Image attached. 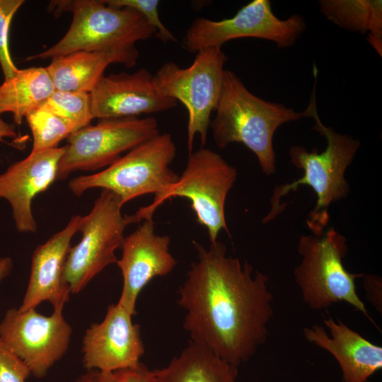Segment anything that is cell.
<instances>
[{
    "mask_svg": "<svg viewBox=\"0 0 382 382\" xmlns=\"http://www.w3.org/2000/svg\"><path fill=\"white\" fill-rule=\"evenodd\" d=\"M40 107L65 120L76 131L94 119L88 93L55 90Z\"/></svg>",
    "mask_w": 382,
    "mask_h": 382,
    "instance_id": "24",
    "label": "cell"
},
{
    "mask_svg": "<svg viewBox=\"0 0 382 382\" xmlns=\"http://www.w3.org/2000/svg\"><path fill=\"white\" fill-rule=\"evenodd\" d=\"M153 219L144 220L121 245L122 256L117 265L123 284L118 303L133 316L141 290L156 277L168 274L177 265L170 252V238L155 233Z\"/></svg>",
    "mask_w": 382,
    "mask_h": 382,
    "instance_id": "13",
    "label": "cell"
},
{
    "mask_svg": "<svg viewBox=\"0 0 382 382\" xmlns=\"http://www.w3.org/2000/svg\"><path fill=\"white\" fill-rule=\"evenodd\" d=\"M66 146L30 152L24 159L11 165L0 174V198L11 204L18 231L35 233L37 224L32 202L57 180L59 163Z\"/></svg>",
    "mask_w": 382,
    "mask_h": 382,
    "instance_id": "16",
    "label": "cell"
},
{
    "mask_svg": "<svg viewBox=\"0 0 382 382\" xmlns=\"http://www.w3.org/2000/svg\"><path fill=\"white\" fill-rule=\"evenodd\" d=\"M216 116L210 125L214 143L224 149L241 143L257 157L262 172L275 173L273 136L282 125L307 117L305 110L296 112L252 93L232 71L225 69Z\"/></svg>",
    "mask_w": 382,
    "mask_h": 382,
    "instance_id": "3",
    "label": "cell"
},
{
    "mask_svg": "<svg viewBox=\"0 0 382 382\" xmlns=\"http://www.w3.org/2000/svg\"><path fill=\"white\" fill-rule=\"evenodd\" d=\"M314 86L310 103L305 110L307 117L315 120L313 129L325 137L327 145L321 153L316 149L308 151L301 146L289 149L291 163L303 170V176L291 183L277 185L270 199V209L263 218L265 224L274 220L284 209L281 198L301 185H308L315 192L316 204L309 212L306 225L314 236H321L330 221L329 207L332 202L347 197L349 185L345 171L352 163L359 146V139L336 132L321 122L317 112Z\"/></svg>",
    "mask_w": 382,
    "mask_h": 382,
    "instance_id": "2",
    "label": "cell"
},
{
    "mask_svg": "<svg viewBox=\"0 0 382 382\" xmlns=\"http://www.w3.org/2000/svg\"><path fill=\"white\" fill-rule=\"evenodd\" d=\"M33 137L31 151L54 149L76 129L69 122L52 112L40 107L25 116Z\"/></svg>",
    "mask_w": 382,
    "mask_h": 382,
    "instance_id": "23",
    "label": "cell"
},
{
    "mask_svg": "<svg viewBox=\"0 0 382 382\" xmlns=\"http://www.w3.org/2000/svg\"><path fill=\"white\" fill-rule=\"evenodd\" d=\"M12 268L13 262L10 257H0V283L10 274Z\"/></svg>",
    "mask_w": 382,
    "mask_h": 382,
    "instance_id": "30",
    "label": "cell"
},
{
    "mask_svg": "<svg viewBox=\"0 0 382 382\" xmlns=\"http://www.w3.org/2000/svg\"><path fill=\"white\" fill-rule=\"evenodd\" d=\"M320 5L323 14L338 26L361 33L369 32L368 41L381 55V0H323Z\"/></svg>",
    "mask_w": 382,
    "mask_h": 382,
    "instance_id": "22",
    "label": "cell"
},
{
    "mask_svg": "<svg viewBox=\"0 0 382 382\" xmlns=\"http://www.w3.org/2000/svg\"><path fill=\"white\" fill-rule=\"evenodd\" d=\"M118 303L108 306L105 318L93 323L83 340V362L88 370L111 371L137 366L145 349L140 326Z\"/></svg>",
    "mask_w": 382,
    "mask_h": 382,
    "instance_id": "14",
    "label": "cell"
},
{
    "mask_svg": "<svg viewBox=\"0 0 382 382\" xmlns=\"http://www.w3.org/2000/svg\"><path fill=\"white\" fill-rule=\"evenodd\" d=\"M71 335V328L62 311L45 316L35 308L24 311L11 308L0 323V339L37 378L44 377L65 354Z\"/></svg>",
    "mask_w": 382,
    "mask_h": 382,
    "instance_id": "12",
    "label": "cell"
},
{
    "mask_svg": "<svg viewBox=\"0 0 382 382\" xmlns=\"http://www.w3.org/2000/svg\"><path fill=\"white\" fill-rule=\"evenodd\" d=\"M30 371L0 339V382H25Z\"/></svg>",
    "mask_w": 382,
    "mask_h": 382,
    "instance_id": "28",
    "label": "cell"
},
{
    "mask_svg": "<svg viewBox=\"0 0 382 382\" xmlns=\"http://www.w3.org/2000/svg\"><path fill=\"white\" fill-rule=\"evenodd\" d=\"M237 176L236 168L220 154L201 147L189 154L186 166L177 182L155 196L152 203L139 208L134 215L138 222L153 219L157 208L167 199L187 198L197 222L207 229L210 243H215L222 230L230 235L226 221L225 204Z\"/></svg>",
    "mask_w": 382,
    "mask_h": 382,
    "instance_id": "6",
    "label": "cell"
},
{
    "mask_svg": "<svg viewBox=\"0 0 382 382\" xmlns=\"http://www.w3.org/2000/svg\"><path fill=\"white\" fill-rule=\"evenodd\" d=\"M176 151L169 133L158 134L103 170L74 178L69 187L78 197L92 188L110 190L120 198L123 205L144 195H159L179 178L170 167Z\"/></svg>",
    "mask_w": 382,
    "mask_h": 382,
    "instance_id": "7",
    "label": "cell"
},
{
    "mask_svg": "<svg viewBox=\"0 0 382 382\" xmlns=\"http://www.w3.org/2000/svg\"><path fill=\"white\" fill-rule=\"evenodd\" d=\"M160 134L152 117L99 119L70 134L58 166L57 180L76 170H96L110 166L125 151Z\"/></svg>",
    "mask_w": 382,
    "mask_h": 382,
    "instance_id": "10",
    "label": "cell"
},
{
    "mask_svg": "<svg viewBox=\"0 0 382 382\" xmlns=\"http://www.w3.org/2000/svg\"><path fill=\"white\" fill-rule=\"evenodd\" d=\"M324 325L304 328L305 339L329 352L337 361L342 382H367L382 369V347L372 343L340 319L323 320Z\"/></svg>",
    "mask_w": 382,
    "mask_h": 382,
    "instance_id": "18",
    "label": "cell"
},
{
    "mask_svg": "<svg viewBox=\"0 0 382 382\" xmlns=\"http://www.w3.org/2000/svg\"><path fill=\"white\" fill-rule=\"evenodd\" d=\"M49 8L54 13L71 11V23L59 41L28 60L52 59L77 51L132 49L156 33L137 11L111 6L105 0L54 1Z\"/></svg>",
    "mask_w": 382,
    "mask_h": 382,
    "instance_id": "4",
    "label": "cell"
},
{
    "mask_svg": "<svg viewBox=\"0 0 382 382\" xmlns=\"http://www.w3.org/2000/svg\"><path fill=\"white\" fill-rule=\"evenodd\" d=\"M301 261L294 271L303 301L316 311L345 302L362 313L376 328L358 296L355 280L363 274L348 272L343 265L346 238L331 228L321 236L302 235L298 243Z\"/></svg>",
    "mask_w": 382,
    "mask_h": 382,
    "instance_id": "5",
    "label": "cell"
},
{
    "mask_svg": "<svg viewBox=\"0 0 382 382\" xmlns=\"http://www.w3.org/2000/svg\"><path fill=\"white\" fill-rule=\"evenodd\" d=\"M55 91L45 67L19 69L0 85V115L11 112L15 122L40 108Z\"/></svg>",
    "mask_w": 382,
    "mask_h": 382,
    "instance_id": "21",
    "label": "cell"
},
{
    "mask_svg": "<svg viewBox=\"0 0 382 382\" xmlns=\"http://www.w3.org/2000/svg\"><path fill=\"white\" fill-rule=\"evenodd\" d=\"M93 118L137 117L166 111L177 101L163 95L146 69L103 76L89 93Z\"/></svg>",
    "mask_w": 382,
    "mask_h": 382,
    "instance_id": "15",
    "label": "cell"
},
{
    "mask_svg": "<svg viewBox=\"0 0 382 382\" xmlns=\"http://www.w3.org/2000/svg\"><path fill=\"white\" fill-rule=\"evenodd\" d=\"M306 28L301 16L294 14L282 20L274 14L270 1L253 0L230 18L195 19L185 33L183 45L187 51L196 54L207 48H221L233 39L255 37L284 48L294 45Z\"/></svg>",
    "mask_w": 382,
    "mask_h": 382,
    "instance_id": "11",
    "label": "cell"
},
{
    "mask_svg": "<svg viewBox=\"0 0 382 382\" xmlns=\"http://www.w3.org/2000/svg\"><path fill=\"white\" fill-rule=\"evenodd\" d=\"M23 3V0H0V66L5 79L19 70L11 58L8 38L12 18Z\"/></svg>",
    "mask_w": 382,
    "mask_h": 382,
    "instance_id": "25",
    "label": "cell"
},
{
    "mask_svg": "<svg viewBox=\"0 0 382 382\" xmlns=\"http://www.w3.org/2000/svg\"><path fill=\"white\" fill-rule=\"evenodd\" d=\"M122 206L116 194L102 190L90 212L81 217V240L70 248L64 270L71 294L79 293L105 267L117 263L115 252L123 243L125 228L137 223L134 214H122Z\"/></svg>",
    "mask_w": 382,
    "mask_h": 382,
    "instance_id": "9",
    "label": "cell"
},
{
    "mask_svg": "<svg viewBox=\"0 0 382 382\" xmlns=\"http://www.w3.org/2000/svg\"><path fill=\"white\" fill-rule=\"evenodd\" d=\"M16 136L13 129L0 117V141H3L5 138H14Z\"/></svg>",
    "mask_w": 382,
    "mask_h": 382,
    "instance_id": "31",
    "label": "cell"
},
{
    "mask_svg": "<svg viewBox=\"0 0 382 382\" xmlns=\"http://www.w3.org/2000/svg\"><path fill=\"white\" fill-rule=\"evenodd\" d=\"M74 382H157L154 371L141 362L134 367L111 371L88 370Z\"/></svg>",
    "mask_w": 382,
    "mask_h": 382,
    "instance_id": "26",
    "label": "cell"
},
{
    "mask_svg": "<svg viewBox=\"0 0 382 382\" xmlns=\"http://www.w3.org/2000/svg\"><path fill=\"white\" fill-rule=\"evenodd\" d=\"M363 277L366 298L382 316V279L376 274H364Z\"/></svg>",
    "mask_w": 382,
    "mask_h": 382,
    "instance_id": "29",
    "label": "cell"
},
{
    "mask_svg": "<svg viewBox=\"0 0 382 382\" xmlns=\"http://www.w3.org/2000/svg\"><path fill=\"white\" fill-rule=\"evenodd\" d=\"M111 6L129 7L141 13L156 30V35L163 42H177L175 37L161 22L158 13V0H105Z\"/></svg>",
    "mask_w": 382,
    "mask_h": 382,
    "instance_id": "27",
    "label": "cell"
},
{
    "mask_svg": "<svg viewBox=\"0 0 382 382\" xmlns=\"http://www.w3.org/2000/svg\"><path fill=\"white\" fill-rule=\"evenodd\" d=\"M154 371L157 382H237L238 376V367L192 340L166 367Z\"/></svg>",
    "mask_w": 382,
    "mask_h": 382,
    "instance_id": "20",
    "label": "cell"
},
{
    "mask_svg": "<svg viewBox=\"0 0 382 382\" xmlns=\"http://www.w3.org/2000/svg\"><path fill=\"white\" fill-rule=\"evenodd\" d=\"M137 47L107 52L77 51L52 59L45 67L55 90L90 93L111 64L134 66Z\"/></svg>",
    "mask_w": 382,
    "mask_h": 382,
    "instance_id": "19",
    "label": "cell"
},
{
    "mask_svg": "<svg viewBox=\"0 0 382 382\" xmlns=\"http://www.w3.org/2000/svg\"><path fill=\"white\" fill-rule=\"evenodd\" d=\"M227 57L221 48H207L195 54L192 64L181 68L169 62L154 75L156 87L163 95L180 101L188 114L187 147L199 136L202 147L207 142L212 112L215 110L222 86Z\"/></svg>",
    "mask_w": 382,
    "mask_h": 382,
    "instance_id": "8",
    "label": "cell"
},
{
    "mask_svg": "<svg viewBox=\"0 0 382 382\" xmlns=\"http://www.w3.org/2000/svg\"><path fill=\"white\" fill-rule=\"evenodd\" d=\"M81 216L71 218L66 226L34 250L28 287L21 306V311L35 308L47 301L54 311H62L71 294L64 279V270L71 248V241L79 231Z\"/></svg>",
    "mask_w": 382,
    "mask_h": 382,
    "instance_id": "17",
    "label": "cell"
},
{
    "mask_svg": "<svg viewBox=\"0 0 382 382\" xmlns=\"http://www.w3.org/2000/svg\"><path fill=\"white\" fill-rule=\"evenodd\" d=\"M197 261L179 289L178 305L187 311L184 329L197 342L238 367L267 340L273 316L269 277L245 261L226 255L216 241L207 249L193 241Z\"/></svg>",
    "mask_w": 382,
    "mask_h": 382,
    "instance_id": "1",
    "label": "cell"
}]
</instances>
